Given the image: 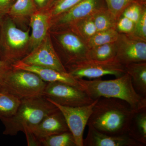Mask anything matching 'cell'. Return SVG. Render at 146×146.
<instances>
[{
	"mask_svg": "<svg viewBox=\"0 0 146 146\" xmlns=\"http://www.w3.org/2000/svg\"><path fill=\"white\" fill-rule=\"evenodd\" d=\"M135 112L123 100L100 98L94 105L87 124L108 135H125L127 134Z\"/></svg>",
	"mask_w": 146,
	"mask_h": 146,
	"instance_id": "cell-1",
	"label": "cell"
},
{
	"mask_svg": "<svg viewBox=\"0 0 146 146\" xmlns=\"http://www.w3.org/2000/svg\"><path fill=\"white\" fill-rule=\"evenodd\" d=\"M78 80L82 90L92 99L115 98L126 102L135 112L146 109V98L137 93L127 73L110 80Z\"/></svg>",
	"mask_w": 146,
	"mask_h": 146,
	"instance_id": "cell-2",
	"label": "cell"
},
{
	"mask_svg": "<svg viewBox=\"0 0 146 146\" xmlns=\"http://www.w3.org/2000/svg\"><path fill=\"white\" fill-rule=\"evenodd\" d=\"M57 109L44 96L21 100L19 107L13 116L0 119L5 128L3 133L15 136L20 131H31L46 115Z\"/></svg>",
	"mask_w": 146,
	"mask_h": 146,
	"instance_id": "cell-3",
	"label": "cell"
},
{
	"mask_svg": "<svg viewBox=\"0 0 146 146\" xmlns=\"http://www.w3.org/2000/svg\"><path fill=\"white\" fill-rule=\"evenodd\" d=\"M46 83L32 72L12 68L0 83V91L21 100L43 96Z\"/></svg>",
	"mask_w": 146,
	"mask_h": 146,
	"instance_id": "cell-4",
	"label": "cell"
},
{
	"mask_svg": "<svg viewBox=\"0 0 146 146\" xmlns=\"http://www.w3.org/2000/svg\"><path fill=\"white\" fill-rule=\"evenodd\" d=\"M0 25V44L2 46L3 60L10 64L25 57L29 41V29L23 31L18 28L10 18L3 19Z\"/></svg>",
	"mask_w": 146,
	"mask_h": 146,
	"instance_id": "cell-5",
	"label": "cell"
},
{
	"mask_svg": "<svg viewBox=\"0 0 146 146\" xmlns=\"http://www.w3.org/2000/svg\"><path fill=\"white\" fill-rule=\"evenodd\" d=\"M67 72L77 79L97 78L107 75L119 77L126 73L125 66L115 59L99 61L86 58L65 66Z\"/></svg>",
	"mask_w": 146,
	"mask_h": 146,
	"instance_id": "cell-6",
	"label": "cell"
},
{
	"mask_svg": "<svg viewBox=\"0 0 146 146\" xmlns=\"http://www.w3.org/2000/svg\"><path fill=\"white\" fill-rule=\"evenodd\" d=\"M43 96L50 101L68 107L89 105L95 100L83 90L59 82H47Z\"/></svg>",
	"mask_w": 146,
	"mask_h": 146,
	"instance_id": "cell-7",
	"label": "cell"
},
{
	"mask_svg": "<svg viewBox=\"0 0 146 146\" xmlns=\"http://www.w3.org/2000/svg\"><path fill=\"white\" fill-rule=\"evenodd\" d=\"M20 60L28 65L68 73L54 48L48 34L39 46Z\"/></svg>",
	"mask_w": 146,
	"mask_h": 146,
	"instance_id": "cell-8",
	"label": "cell"
},
{
	"mask_svg": "<svg viewBox=\"0 0 146 146\" xmlns=\"http://www.w3.org/2000/svg\"><path fill=\"white\" fill-rule=\"evenodd\" d=\"M117 54L115 59L124 65L146 62V41L131 34L119 33L115 42Z\"/></svg>",
	"mask_w": 146,
	"mask_h": 146,
	"instance_id": "cell-9",
	"label": "cell"
},
{
	"mask_svg": "<svg viewBox=\"0 0 146 146\" xmlns=\"http://www.w3.org/2000/svg\"><path fill=\"white\" fill-rule=\"evenodd\" d=\"M98 100H95L93 103L89 105L79 107L63 106L49 101L62 112L69 130L74 137L77 146H83L84 129Z\"/></svg>",
	"mask_w": 146,
	"mask_h": 146,
	"instance_id": "cell-10",
	"label": "cell"
},
{
	"mask_svg": "<svg viewBox=\"0 0 146 146\" xmlns=\"http://www.w3.org/2000/svg\"><path fill=\"white\" fill-rule=\"evenodd\" d=\"M105 6L102 0H83L70 9L51 19V24L56 27L65 28L82 18L92 15Z\"/></svg>",
	"mask_w": 146,
	"mask_h": 146,
	"instance_id": "cell-11",
	"label": "cell"
},
{
	"mask_svg": "<svg viewBox=\"0 0 146 146\" xmlns=\"http://www.w3.org/2000/svg\"><path fill=\"white\" fill-rule=\"evenodd\" d=\"M60 33L58 40L65 52L63 63L65 67L86 58L89 48L86 42L70 31L67 30Z\"/></svg>",
	"mask_w": 146,
	"mask_h": 146,
	"instance_id": "cell-12",
	"label": "cell"
},
{
	"mask_svg": "<svg viewBox=\"0 0 146 146\" xmlns=\"http://www.w3.org/2000/svg\"><path fill=\"white\" fill-rule=\"evenodd\" d=\"M68 131L70 130L65 118L58 108L46 115L30 131L40 141L48 136Z\"/></svg>",
	"mask_w": 146,
	"mask_h": 146,
	"instance_id": "cell-13",
	"label": "cell"
},
{
	"mask_svg": "<svg viewBox=\"0 0 146 146\" xmlns=\"http://www.w3.org/2000/svg\"><path fill=\"white\" fill-rule=\"evenodd\" d=\"M11 66L14 69L24 70L34 73L45 82H64L82 90L79 80L73 77L68 73L61 72L50 68L28 65L20 60L11 64Z\"/></svg>",
	"mask_w": 146,
	"mask_h": 146,
	"instance_id": "cell-14",
	"label": "cell"
},
{
	"mask_svg": "<svg viewBox=\"0 0 146 146\" xmlns=\"http://www.w3.org/2000/svg\"><path fill=\"white\" fill-rule=\"evenodd\" d=\"M88 133L83 139V146H142L127 134L112 136L102 133L89 124Z\"/></svg>",
	"mask_w": 146,
	"mask_h": 146,
	"instance_id": "cell-15",
	"label": "cell"
},
{
	"mask_svg": "<svg viewBox=\"0 0 146 146\" xmlns=\"http://www.w3.org/2000/svg\"><path fill=\"white\" fill-rule=\"evenodd\" d=\"M30 26L32 32L29 46L32 50L45 39L51 24V17L47 11L37 10L30 16Z\"/></svg>",
	"mask_w": 146,
	"mask_h": 146,
	"instance_id": "cell-16",
	"label": "cell"
},
{
	"mask_svg": "<svg viewBox=\"0 0 146 146\" xmlns=\"http://www.w3.org/2000/svg\"><path fill=\"white\" fill-rule=\"evenodd\" d=\"M125 66L126 73L131 78L135 90L146 98V62L130 63Z\"/></svg>",
	"mask_w": 146,
	"mask_h": 146,
	"instance_id": "cell-17",
	"label": "cell"
},
{
	"mask_svg": "<svg viewBox=\"0 0 146 146\" xmlns=\"http://www.w3.org/2000/svg\"><path fill=\"white\" fill-rule=\"evenodd\" d=\"M127 135L142 146L146 145V109L135 112Z\"/></svg>",
	"mask_w": 146,
	"mask_h": 146,
	"instance_id": "cell-18",
	"label": "cell"
},
{
	"mask_svg": "<svg viewBox=\"0 0 146 146\" xmlns=\"http://www.w3.org/2000/svg\"><path fill=\"white\" fill-rule=\"evenodd\" d=\"M68 30L77 35L86 43L98 32L91 15L73 23Z\"/></svg>",
	"mask_w": 146,
	"mask_h": 146,
	"instance_id": "cell-19",
	"label": "cell"
},
{
	"mask_svg": "<svg viewBox=\"0 0 146 146\" xmlns=\"http://www.w3.org/2000/svg\"><path fill=\"white\" fill-rule=\"evenodd\" d=\"M116 54L117 47L115 42L89 49L86 58L97 61H109L115 59Z\"/></svg>",
	"mask_w": 146,
	"mask_h": 146,
	"instance_id": "cell-20",
	"label": "cell"
},
{
	"mask_svg": "<svg viewBox=\"0 0 146 146\" xmlns=\"http://www.w3.org/2000/svg\"><path fill=\"white\" fill-rule=\"evenodd\" d=\"M97 31L106 30L116 27L117 20L109 11L107 7H102L91 15Z\"/></svg>",
	"mask_w": 146,
	"mask_h": 146,
	"instance_id": "cell-21",
	"label": "cell"
},
{
	"mask_svg": "<svg viewBox=\"0 0 146 146\" xmlns=\"http://www.w3.org/2000/svg\"><path fill=\"white\" fill-rule=\"evenodd\" d=\"M36 11L33 0H16L8 15L13 19L21 21L30 17Z\"/></svg>",
	"mask_w": 146,
	"mask_h": 146,
	"instance_id": "cell-22",
	"label": "cell"
},
{
	"mask_svg": "<svg viewBox=\"0 0 146 146\" xmlns=\"http://www.w3.org/2000/svg\"><path fill=\"white\" fill-rule=\"evenodd\" d=\"M21 100L8 93H0V119L10 117L16 113Z\"/></svg>",
	"mask_w": 146,
	"mask_h": 146,
	"instance_id": "cell-23",
	"label": "cell"
},
{
	"mask_svg": "<svg viewBox=\"0 0 146 146\" xmlns=\"http://www.w3.org/2000/svg\"><path fill=\"white\" fill-rule=\"evenodd\" d=\"M41 146H77L74 137L70 131L48 136L40 141Z\"/></svg>",
	"mask_w": 146,
	"mask_h": 146,
	"instance_id": "cell-24",
	"label": "cell"
},
{
	"mask_svg": "<svg viewBox=\"0 0 146 146\" xmlns=\"http://www.w3.org/2000/svg\"><path fill=\"white\" fill-rule=\"evenodd\" d=\"M119 33L115 29H111L102 31H98L86 42L88 48L113 43L117 41Z\"/></svg>",
	"mask_w": 146,
	"mask_h": 146,
	"instance_id": "cell-25",
	"label": "cell"
},
{
	"mask_svg": "<svg viewBox=\"0 0 146 146\" xmlns=\"http://www.w3.org/2000/svg\"><path fill=\"white\" fill-rule=\"evenodd\" d=\"M83 0H56L48 9L51 19L64 13Z\"/></svg>",
	"mask_w": 146,
	"mask_h": 146,
	"instance_id": "cell-26",
	"label": "cell"
},
{
	"mask_svg": "<svg viewBox=\"0 0 146 146\" xmlns=\"http://www.w3.org/2000/svg\"><path fill=\"white\" fill-rule=\"evenodd\" d=\"M146 1L139 0L134 2L125 9L121 16L128 18L136 23L143 11L146 8Z\"/></svg>",
	"mask_w": 146,
	"mask_h": 146,
	"instance_id": "cell-27",
	"label": "cell"
},
{
	"mask_svg": "<svg viewBox=\"0 0 146 146\" xmlns=\"http://www.w3.org/2000/svg\"><path fill=\"white\" fill-rule=\"evenodd\" d=\"M137 1L139 0H105L107 8L117 21L121 16L125 9Z\"/></svg>",
	"mask_w": 146,
	"mask_h": 146,
	"instance_id": "cell-28",
	"label": "cell"
},
{
	"mask_svg": "<svg viewBox=\"0 0 146 146\" xmlns=\"http://www.w3.org/2000/svg\"><path fill=\"white\" fill-rule=\"evenodd\" d=\"M131 34L146 41V8L143 11L139 20L135 24L133 33Z\"/></svg>",
	"mask_w": 146,
	"mask_h": 146,
	"instance_id": "cell-29",
	"label": "cell"
},
{
	"mask_svg": "<svg viewBox=\"0 0 146 146\" xmlns=\"http://www.w3.org/2000/svg\"><path fill=\"white\" fill-rule=\"evenodd\" d=\"M135 24L128 18L121 16L117 21L115 29L119 33L131 34L134 30Z\"/></svg>",
	"mask_w": 146,
	"mask_h": 146,
	"instance_id": "cell-30",
	"label": "cell"
},
{
	"mask_svg": "<svg viewBox=\"0 0 146 146\" xmlns=\"http://www.w3.org/2000/svg\"><path fill=\"white\" fill-rule=\"evenodd\" d=\"M16 0H0V24L4 17L8 15L11 7Z\"/></svg>",
	"mask_w": 146,
	"mask_h": 146,
	"instance_id": "cell-31",
	"label": "cell"
},
{
	"mask_svg": "<svg viewBox=\"0 0 146 146\" xmlns=\"http://www.w3.org/2000/svg\"><path fill=\"white\" fill-rule=\"evenodd\" d=\"M11 65L3 60L0 56V83L7 73L12 69Z\"/></svg>",
	"mask_w": 146,
	"mask_h": 146,
	"instance_id": "cell-32",
	"label": "cell"
},
{
	"mask_svg": "<svg viewBox=\"0 0 146 146\" xmlns=\"http://www.w3.org/2000/svg\"><path fill=\"white\" fill-rule=\"evenodd\" d=\"M24 133H25L26 136L28 146H41L40 141L31 131L26 130Z\"/></svg>",
	"mask_w": 146,
	"mask_h": 146,
	"instance_id": "cell-33",
	"label": "cell"
},
{
	"mask_svg": "<svg viewBox=\"0 0 146 146\" xmlns=\"http://www.w3.org/2000/svg\"><path fill=\"white\" fill-rule=\"evenodd\" d=\"M37 10L48 9L56 0H33Z\"/></svg>",
	"mask_w": 146,
	"mask_h": 146,
	"instance_id": "cell-34",
	"label": "cell"
},
{
	"mask_svg": "<svg viewBox=\"0 0 146 146\" xmlns=\"http://www.w3.org/2000/svg\"><path fill=\"white\" fill-rule=\"evenodd\" d=\"M1 91H0V93H1Z\"/></svg>",
	"mask_w": 146,
	"mask_h": 146,
	"instance_id": "cell-35",
	"label": "cell"
},
{
	"mask_svg": "<svg viewBox=\"0 0 146 146\" xmlns=\"http://www.w3.org/2000/svg\"></svg>",
	"mask_w": 146,
	"mask_h": 146,
	"instance_id": "cell-36",
	"label": "cell"
}]
</instances>
